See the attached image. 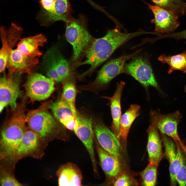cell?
<instances>
[{"label": "cell", "instance_id": "6da1fadb", "mask_svg": "<svg viewBox=\"0 0 186 186\" xmlns=\"http://www.w3.org/2000/svg\"><path fill=\"white\" fill-rule=\"evenodd\" d=\"M145 34V32L141 31L131 33H123L115 28L108 31L104 37L94 38L84 53L85 60L75 66L76 67L86 64L90 66L89 69L80 75L79 78L82 79L91 74L123 44L132 38Z\"/></svg>", "mask_w": 186, "mask_h": 186}, {"label": "cell", "instance_id": "7a4b0ae2", "mask_svg": "<svg viewBox=\"0 0 186 186\" xmlns=\"http://www.w3.org/2000/svg\"><path fill=\"white\" fill-rule=\"evenodd\" d=\"M65 22V35L67 41L73 46L72 61L75 66L84 56L94 38L88 30L84 17L76 19L72 17Z\"/></svg>", "mask_w": 186, "mask_h": 186}, {"label": "cell", "instance_id": "3957f363", "mask_svg": "<svg viewBox=\"0 0 186 186\" xmlns=\"http://www.w3.org/2000/svg\"><path fill=\"white\" fill-rule=\"evenodd\" d=\"M26 116L23 108L19 109L3 129L0 140L2 156H14L26 130Z\"/></svg>", "mask_w": 186, "mask_h": 186}, {"label": "cell", "instance_id": "277c9868", "mask_svg": "<svg viewBox=\"0 0 186 186\" xmlns=\"http://www.w3.org/2000/svg\"><path fill=\"white\" fill-rule=\"evenodd\" d=\"M123 72L133 77L139 82L148 91L152 86L160 94L163 92L156 80L148 60L142 56L135 57L125 65Z\"/></svg>", "mask_w": 186, "mask_h": 186}, {"label": "cell", "instance_id": "5b68a950", "mask_svg": "<svg viewBox=\"0 0 186 186\" xmlns=\"http://www.w3.org/2000/svg\"><path fill=\"white\" fill-rule=\"evenodd\" d=\"M139 51L138 50L132 54L123 55L108 62L99 72L95 80L87 85L84 89L93 90L105 87L114 78L123 72L125 62Z\"/></svg>", "mask_w": 186, "mask_h": 186}, {"label": "cell", "instance_id": "8992f818", "mask_svg": "<svg viewBox=\"0 0 186 186\" xmlns=\"http://www.w3.org/2000/svg\"><path fill=\"white\" fill-rule=\"evenodd\" d=\"M25 87L27 96L36 101L47 99L55 89L54 81L37 73L29 74Z\"/></svg>", "mask_w": 186, "mask_h": 186}, {"label": "cell", "instance_id": "52a82bcc", "mask_svg": "<svg viewBox=\"0 0 186 186\" xmlns=\"http://www.w3.org/2000/svg\"><path fill=\"white\" fill-rule=\"evenodd\" d=\"M150 116L154 119L156 126L161 133L171 137L176 145H181L182 142L179 135L177 127L182 116L178 111L164 114L159 110H151Z\"/></svg>", "mask_w": 186, "mask_h": 186}, {"label": "cell", "instance_id": "ba28073f", "mask_svg": "<svg viewBox=\"0 0 186 186\" xmlns=\"http://www.w3.org/2000/svg\"><path fill=\"white\" fill-rule=\"evenodd\" d=\"M21 73H18L7 76L4 73L0 79V112L9 106L13 110L17 107L16 101L20 92Z\"/></svg>", "mask_w": 186, "mask_h": 186}, {"label": "cell", "instance_id": "9c48e42d", "mask_svg": "<svg viewBox=\"0 0 186 186\" xmlns=\"http://www.w3.org/2000/svg\"><path fill=\"white\" fill-rule=\"evenodd\" d=\"M26 121L29 128L43 139L52 133L56 125L50 114L39 109L29 112L26 116Z\"/></svg>", "mask_w": 186, "mask_h": 186}, {"label": "cell", "instance_id": "30bf717a", "mask_svg": "<svg viewBox=\"0 0 186 186\" xmlns=\"http://www.w3.org/2000/svg\"><path fill=\"white\" fill-rule=\"evenodd\" d=\"M91 118L76 113L74 131L87 149L90 158L94 172H97L94 152V132Z\"/></svg>", "mask_w": 186, "mask_h": 186}, {"label": "cell", "instance_id": "8fae6325", "mask_svg": "<svg viewBox=\"0 0 186 186\" xmlns=\"http://www.w3.org/2000/svg\"><path fill=\"white\" fill-rule=\"evenodd\" d=\"M154 16L151 20L155 25V34L158 35L172 33L179 27L178 17L173 12L157 5L148 4Z\"/></svg>", "mask_w": 186, "mask_h": 186}, {"label": "cell", "instance_id": "7c38bea8", "mask_svg": "<svg viewBox=\"0 0 186 186\" xmlns=\"http://www.w3.org/2000/svg\"><path fill=\"white\" fill-rule=\"evenodd\" d=\"M94 126V133L99 145L120 160L121 146L119 139L101 121L95 122Z\"/></svg>", "mask_w": 186, "mask_h": 186}, {"label": "cell", "instance_id": "4fadbf2b", "mask_svg": "<svg viewBox=\"0 0 186 186\" xmlns=\"http://www.w3.org/2000/svg\"><path fill=\"white\" fill-rule=\"evenodd\" d=\"M2 47L0 51V71L3 72L6 67L11 51L20 39L22 29L16 25L12 24L7 30L4 27H1Z\"/></svg>", "mask_w": 186, "mask_h": 186}, {"label": "cell", "instance_id": "5bb4252c", "mask_svg": "<svg viewBox=\"0 0 186 186\" xmlns=\"http://www.w3.org/2000/svg\"><path fill=\"white\" fill-rule=\"evenodd\" d=\"M150 124L147 130V150L149 163L158 167L161 160L165 157L162 149L161 138L153 118L150 116Z\"/></svg>", "mask_w": 186, "mask_h": 186}, {"label": "cell", "instance_id": "9a60e30c", "mask_svg": "<svg viewBox=\"0 0 186 186\" xmlns=\"http://www.w3.org/2000/svg\"><path fill=\"white\" fill-rule=\"evenodd\" d=\"M38 58H31L23 56L16 49L12 50L9 57L6 67L8 70L7 75L9 76L16 73L30 74L39 64Z\"/></svg>", "mask_w": 186, "mask_h": 186}, {"label": "cell", "instance_id": "2e32d148", "mask_svg": "<svg viewBox=\"0 0 186 186\" xmlns=\"http://www.w3.org/2000/svg\"><path fill=\"white\" fill-rule=\"evenodd\" d=\"M69 0H56L53 10L47 11L43 9L40 12L39 18L44 24L58 21L66 22L72 17Z\"/></svg>", "mask_w": 186, "mask_h": 186}, {"label": "cell", "instance_id": "e0dca14e", "mask_svg": "<svg viewBox=\"0 0 186 186\" xmlns=\"http://www.w3.org/2000/svg\"><path fill=\"white\" fill-rule=\"evenodd\" d=\"M125 85V83L121 81L117 85L116 90L111 97H104L110 101L112 122L111 126V130L117 138H120V122L121 111V100L122 94Z\"/></svg>", "mask_w": 186, "mask_h": 186}, {"label": "cell", "instance_id": "ac0fdd59", "mask_svg": "<svg viewBox=\"0 0 186 186\" xmlns=\"http://www.w3.org/2000/svg\"><path fill=\"white\" fill-rule=\"evenodd\" d=\"M58 183L60 186H80L82 185L81 172L75 164L68 163L61 166L57 172Z\"/></svg>", "mask_w": 186, "mask_h": 186}, {"label": "cell", "instance_id": "d6986e66", "mask_svg": "<svg viewBox=\"0 0 186 186\" xmlns=\"http://www.w3.org/2000/svg\"><path fill=\"white\" fill-rule=\"evenodd\" d=\"M47 74L51 76L58 75L62 81L65 80L69 74V64L59 51L56 49H51Z\"/></svg>", "mask_w": 186, "mask_h": 186}, {"label": "cell", "instance_id": "ffe728a7", "mask_svg": "<svg viewBox=\"0 0 186 186\" xmlns=\"http://www.w3.org/2000/svg\"><path fill=\"white\" fill-rule=\"evenodd\" d=\"M96 147L103 170L108 177L114 180L122 173L120 160L104 150L98 142Z\"/></svg>", "mask_w": 186, "mask_h": 186}, {"label": "cell", "instance_id": "44dd1931", "mask_svg": "<svg viewBox=\"0 0 186 186\" xmlns=\"http://www.w3.org/2000/svg\"><path fill=\"white\" fill-rule=\"evenodd\" d=\"M47 41L46 37L42 34L24 38L20 39L16 49L27 57L38 58L42 54L39 48Z\"/></svg>", "mask_w": 186, "mask_h": 186}, {"label": "cell", "instance_id": "7402d4cb", "mask_svg": "<svg viewBox=\"0 0 186 186\" xmlns=\"http://www.w3.org/2000/svg\"><path fill=\"white\" fill-rule=\"evenodd\" d=\"M50 108L55 117L66 128L74 130L76 115L69 104L61 99L52 104Z\"/></svg>", "mask_w": 186, "mask_h": 186}, {"label": "cell", "instance_id": "603a6c76", "mask_svg": "<svg viewBox=\"0 0 186 186\" xmlns=\"http://www.w3.org/2000/svg\"><path fill=\"white\" fill-rule=\"evenodd\" d=\"M161 138L165 150V156L169 164L170 183L171 185L175 186L177 184L174 173V167L177 156L176 145L171 137L161 134Z\"/></svg>", "mask_w": 186, "mask_h": 186}, {"label": "cell", "instance_id": "cb8c5ba5", "mask_svg": "<svg viewBox=\"0 0 186 186\" xmlns=\"http://www.w3.org/2000/svg\"><path fill=\"white\" fill-rule=\"evenodd\" d=\"M39 138V136L34 131L30 129L26 130L14 156L20 157L35 150L38 145Z\"/></svg>", "mask_w": 186, "mask_h": 186}, {"label": "cell", "instance_id": "d4e9b609", "mask_svg": "<svg viewBox=\"0 0 186 186\" xmlns=\"http://www.w3.org/2000/svg\"><path fill=\"white\" fill-rule=\"evenodd\" d=\"M141 107L136 104H131L121 117L120 122V138L126 142L130 129L133 122L140 114Z\"/></svg>", "mask_w": 186, "mask_h": 186}, {"label": "cell", "instance_id": "484cf974", "mask_svg": "<svg viewBox=\"0 0 186 186\" xmlns=\"http://www.w3.org/2000/svg\"><path fill=\"white\" fill-rule=\"evenodd\" d=\"M158 59L162 64L169 65L168 74L171 73L175 70H179L184 73H186V51L173 56L163 54L159 56Z\"/></svg>", "mask_w": 186, "mask_h": 186}, {"label": "cell", "instance_id": "4316f807", "mask_svg": "<svg viewBox=\"0 0 186 186\" xmlns=\"http://www.w3.org/2000/svg\"><path fill=\"white\" fill-rule=\"evenodd\" d=\"M157 5L166 10L172 12L178 17L185 13L186 3L182 0H152Z\"/></svg>", "mask_w": 186, "mask_h": 186}, {"label": "cell", "instance_id": "83f0119b", "mask_svg": "<svg viewBox=\"0 0 186 186\" xmlns=\"http://www.w3.org/2000/svg\"><path fill=\"white\" fill-rule=\"evenodd\" d=\"M177 153L174 167V173L177 183L180 186L186 185V166L181 148L176 145Z\"/></svg>", "mask_w": 186, "mask_h": 186}, {"label": "cell", "instance_id": "f1b7e54d", "mask_svg": "<svg viewBox=\"0 0 186 186\" xmlns=\"http://www.w3.org/2000/svg\"><path fill=\"white\" fill-rule=\"evenodd\" d=\"M76 94V89L74 83L71 81H66L63 84L61 99L69 104L76 115L77 112L75 106Z\"/></svg>", "mask_w": 186, "mask_h": 186}, {"label": "cell", "instance_id": "f546056e", "mask_svg": "<svg viewBox=\"0 0 186 186\" xmlns=\"http://www.w3.org/2000/svg\"><path fill=\"white\" fill-rule=\"evenodd\" d=\"M157 167L149 163L140 173L142 184L145 186H155L156 184Z\"/></svg>", "mask_w": 186, "mask_h": 186}, {"label": "cell", "instance_id": "4dcf8cb0", "mask_svg": "<svg viewBox=\"0 0 186 186\" xmlns=\"http://www.w3.org/2000/svg\"><path fill=\"white\" fill-rule=\"evenodd\" d=\"M114 186H128L136 185L134 180L128 174L121 173L114 180Z\"/></svg>", "mask_w": 186, "mask_h": 186}, {"label": "cell", "instance_id": "1f68e13d", "mask_svg": "<svg viewBox=\"0 0 186 186\" xmlns=\"http://www.w3.org/2000/svg\"><path fill=\"white\" fill-rule=\"evenodd\" d=\"M0 184L2 186L22 185L13 176L7 173L5 174L1 178Z\"/></svg>", "mask_w": 186, "mask_h": 186}, {"label": "cell", "instance_id": "d6a6232c", "mask_svg": "<svg viewBox=\"0 0 186 186\" xmlns=\"http://www.w3.org/2000/svg\"><path fill=\"white\" fill-rule=\"evenodd\" d=\"M56 0H40V2L43 9L47 11H52Z\"/></svg>", "mask_w": 186, "mask_h": 186}, {"label": "cell", "instance_id": "836d02e7", "mask_svg": "<svg viewBox=\"0 0 186 186\" xmlns=\"http://www.w3.org/2000/svg\"><path fill=\"white\" fill-rule=\"evenodd\" d=\"M164 36L165 38H172L176 40L186 39V29L176 33L166 34Z\"/></svg>", "mask_w": 186, "mask_h": 186}, {"label": "cell", "instance_id": "e575fe53", "mask_svg": "<svg viewBox=\"0 0 186 186\" xmlns=\"http://www.w3.org/2000/svg\"><path fill=\"white\" fill-rule=\"evenodd\" d=\"M180 146L186 155V146L183 143Z\"/></svg>", "mask_w": 186, "mask_h": 186}, {"label": "cell", "instance_id": "d590c367", "mask_svg": "<svg viewBox=\"0 0 186 186\" xmlns=\"http://www.w3.org/2000/svg\"><path fill=\"white\" fill-rule=\"evenodd\" d=\"M184 90L185 92L186 93V85L184 87Z\"/></svg>", "mask_w": 186, "mask_h": 186}, {"label": "cell", "instance_id": "8d00e7d4", "mask_svg": "<svg viewBox=\"0 0 186 186\" xmlns=\"http://www.w3.org/2000/svg\"><path fill=\"white\" fill-rule=\"evenodd\" d=\"M87 1H89L90 0H86Z\"/></svg>", "mask_w": 186, "mask_h": 186}]
</instances>
